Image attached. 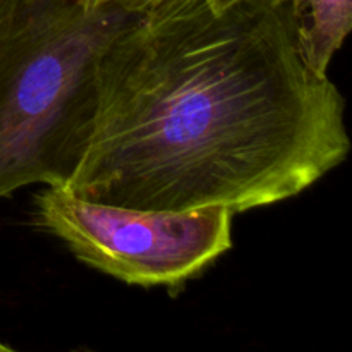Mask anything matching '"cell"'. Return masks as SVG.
Masks as SVG:
<instances>
[{
	"mask_svg": "<svg viewBox=\"0 0 352 352\" xmlns=\"http://www.w3.org/2000/svg\"><path fill=\"white\" fill-rule=\"evenodd\" d=\"M95 89L64 186L86 201L241 213L301 195L351 150L342 93L278 0H158L103 48Z\"/></svg>",
	"mask_w": 352,
	"mask_h": 352,
	"instance_id": "cell-1",
	"label": "cell"
},
{
	"mask_svg": "<svg viewBox=\"0 0 352 352\" xmlns=\"http://www.w3.org/2000/svg\"><path fill=\"white\" fill-rule=\"evenodd\" d=\"M134 14L85 0H0V198L64 188L91 131L96 62Z\"/></svg>",
	"mask_w": 352,
	"mask_h": 352,
	"instance_id": "cell-2",
	"label": "cell"
},
{
	"mask_svg": "<svg viewBox=\"0 0 352 352\" xmlns=\"http://www.w3.org/2000/svg\"><path fill=\"white\" fill-rule=\"evenodd\" d=\"M226 206L148 212L76 198L45 186L34 196L36 226L78 260L129 285L175 289L232 248Z\"/></svg>",
	"mask_w": 352,
	"mask_h": 352,
	"instance_id": "cell-3",
	"label": "cell"
},
{
	"mask_svg": "<svg viewBox=\"0 0 352 352\" xmlns=\"http://www.w3.org/2000/svg\"><path fill=\"white\" fill-rule=\"evenodd\" d=\"M289 7L299 47L313 72L329 76L330 62L352 28V0H278Z\"/></svg>",
	"mask_w": 352,
	"mask_h": 352,
	"instance_id": "cell-4",
	"label": "cell"
},
{
	"mask_svg": "<svg viewBox=\"0 0 352 352\" xmlns=\"http://www.w3.org/2000/svg\"><path fill=\"white\" fill-rule=\"evenodd\" d=\"M88 3H96V6H117L122 9L131 10V12H140L146 7L153 6L158 0H85Z\"/></svg>",
	"mask_w": 352,
	"mask_h": 352,
	"instance_id": "cell-5",
	"label": "cell"
},
{
	"mask_svg": "<svg viewBox=\"0 0 352 352\" xmlns=\"http://www.w3.org/2000/svg\"><path fill=\"white\" fill-rule=\"evenodd\" d=\"M7 351H10V347L9 346H3V344H0V352H7Z\"/></svg>",
	"mask_w": 352,
	"mask_h": 352,
	"instance_id": "cell-6",
	"label": "cell"
}]
</instances>
